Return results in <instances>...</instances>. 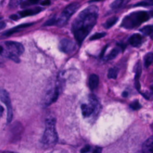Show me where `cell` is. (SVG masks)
Here are the masks:
<instances>
[{"label":"cell","instance_id":"6da1fadb","mask_svg":"<svg viewBox=\"0 0 153 153\" xmlns=\"http://www.w3.org/2000/svg\"><path fill=\"white\" fill-rule=\"evenodd\" d=\"M99 8L96 5H90L81 11L72 24V32L81 45L96 23Z\"/></svg>","mask_w":153,"mask_h":153},{"label":"cell","instance_id":"7a4b0ae2","mask_svg":"<svg viewBox=\"0 0 153 153\" xmlns=\"http://www.w3.org/2000/svg\"><path fill=\"white\" fill-rule=\"evenodd\" d=\"M152 17H153V10L134 11L123 19L121 26L125 29H132L138 27L142 23L148 21Z\"/></svg>","mask_w":153,"mask_h":153},{"label":"cell","instance_id":"3957f363","mask_svg":"<svg viewBox=\"0 0 153 153\" xmlns=\"http://www.w3.org/2000/svg\"><path fill=\"white\" fill-rule=\"evenodd\" d=\"M3 47V46H2ZM24 51L23 45L18 42L8 41L4 42L2 56L10 59L16 63H19V56Z\"/></svg>","mask_w":153,"mask_h":153},{"label":"cell","instance_id":"277c9868","mask_svg":"<svg viewBox=\"0 0 153 153\" xmlns=\"http://www.w3.org/2000/svg\"><path fill=\"white\" fill-rule=\"evenodd\" d=\"M56 120L50 118L45 121V129L42 137L41 142L45 145L51 146L57 142V134L56 130Z\"/></svg>","mask_w":153,"mask_h":153},{"label":"cell","instance_id":"5b68a950","mask_svg":"<svg viewBox=\"0 0 153 153\" xmlns=\"http://www.w3.org/2000/svg\"><path fill=\"white\" fill-rule=\"evenodd\" d=\"M79 6L80 5L78 2H73L67 5L57 19L56 25L60 27L66 25L73 14L77 11Z\"/></svg>","mask_w":153,"mask_h":153},{"label":"cell","instance_id":"8992f818","mask_svg":"<svg viewBox=\"0 0 153 153\" xmlns=\"http://www.w3.org/2000/svg\"><path fill=\"white\" fill-rule=\"evenodd\" d=\"M89 104L84 103L82 104L81 106L82 114L83 117L85 118L90 117L99 108L98 101L94 95H90L89 96Z\"/></svg>","mask_w":153,"mask_h":153},{"label":"cell","instance_id":"52a82bcc","mask_svg":"<svg viewBox=\"0 0 153 153\" xmlns=\"http://www.w3.org/2000/svg\"><path fill=\"white\" fill-rule=\"evenodd\" d=\"M0 99L6 105L7 109V122L9 123L11 121L13 118V109L9 94L5 89L0 88Z\"/></svg>","mask_w":153,"mask_h":153},{"label":"cell","instance_id":"ba28073f","mask_svg":"<svg viewBox=\"0 0 153 153\" xmlns=\"http://www.w3.org/2000/svg\"><path fill=\"white\" fill-rule=\"evenodd\" d=\"M76 45L72 40L64 38L62 39L59 43V48L60 51L65 53H71L74 51Z\"/></svg>","mask_w":153,"mask_h":153},{"label":"cell","instance_id":"9c48e42d","mask_svg":"<svg viewBox=\"0 0 153 153\" xmlns=\"http://www.w3.org/2000/svg\"><path fill=\"white\" fill-rule=\"evenodd\" d=\"M59 93V91L58 88H55L54 89L51 90L46 96L45 100V104L47 105H49L51 103L54 102L58 97Z\"/></svg>","mask_w":153,"mask_h":153},{"label":"cell","instance_id":"30bf717a","mask_svg":"<svg viewBox=\"0 0 153 153\" xmlns=\"http://www.w3.org/2000/svg\"><path fill=\"white\" fill-rule=\"evenodd\" d=\"M42 8L40 7H35L32 9H29V10H25L23 11H21L19 13V14H17L19 18L20 17H25L27 16H30L32 15H35L36 14H38L41 11H42Z\"/></svg>","mask_w":153,"mask_h":153},{"label":"cell","instance_id":"8fae6325","mask_svg":"<svg viewBox=\"0 0 153 153\" xmlns=\"http://www.w3.org/2000/svg\"><path fill=\"white\" fill-rule=\"evenodd\" d=\"M135 76H134V85L136 88L139 91L140 88V84L139 82V78L142 73V66L140 63L139 62L135 67Z\"/></svg>","mask_w":153,"mask_h":153},{"label":"cell","instance_id":"7c38bea8","mask_svg":"<svg viewBox=\"0 0 153 153\" xmlns=\"http://www.w3.org/2000/svg\"><path fill=\"white\" fill-rule=\"evenodd\" d=\"M153 151V135L145 141L142 146L143 153H152Z\"/></svg>","mask_w":153,"mask_h":153},{"label":"cell","instance_id":"4fadbf2b","mask_svg":"<svg viewBox=\"0 0 153 153\" xmlns=\"http://www.w3.org/2000/svg\"><path fill=\"white\" fill-rule=\"evenodd\" d=\"M142 40V36L139 33H134L129 38L128 42L131 46L137 47L141 44Z\"/></svg>","mask_w":153,"mask_h":153},{"label":"cell","instance_id":"5bb4252c","mask_svg":"<svg viewBox=\"0 0 153 153\" xmlns=\"http://www.w3.org/2000/svg\"><path fill=\"white\" fill-rule=\"evenodd\" d=\"M89 87L91 90L95 89L99 84V77L96 74H91L88 79Z\"/></svg>","mask_w":153,"mask_h":153},{"label":"cell","instance_id":"9a60e30c","mask_svg":"<svg viewBox=\"0 0 153 153\" xmlns=\"http://www.w3.org/2000/svg\"><path fill=\"white\" fill-rule=\"evenodd\" d=\"M32 25V23H26V24L20 25H19V26H16V27H14V28H13V29H12L11 30H10L7 31L6 32L4 33V35H10L14 33V32H18L19 30H20L22 29H24V28H26V27H29V26H30Z\"/></svg>","mask_w":153,"mask_h":153},{"label":"cell","instance_id":"2e32d148","mask_svg":"<svg viewBox=\"0 0 153 153\" xmlns=\"http://www.w3.org/2000/svg\"><path fill=\"white\" fill-rule=\"evenodd\" d=\"M120 51H121L120 47L114 48L111 51V53L106 57V60H111L112 59H114V58H115L118 55V54L120 53Z\"/></svg>","mask_w":153,"mask_h":153},{"label":"cell","instance_id":"e0dca14e","mask_svg":"<svg viewBox=\"0 0 153 153\" xmlns=\"http://www.w3.org/2000/svg\"><path fill=\"white\" fill-rule=\"evenodd\" d=\"M118 18L117 17H112L109 18L104 23V27L106 29H109V28L111 27L112 26H114L117 23V22L118 21Z\"/></svg>","mask_w":153,"mask_h":153},{"label":"cell","instance_id":"ac0fdd59","mask_svg":"<svg viewBox=\"0 0 153 153\" xmlns=\"http://www.w3.org/2000/svg\"><path fill=\"white\" fill-rule=\"evenodd\" d=\"M153 60V54L152 53H148L144 57V65L145 67L148 68L152 63Z\"/></svg>","mask_w":153,"mask_h":153},{"label":"cell","instance_id":"d6986e66","mask_svg":"<svg viewBox=\"0 0 153 153\" xmlns=\"http://www.w3.org/2000/svg\"><path fill=\"white\" fill-rule=\"evenodd\" d=\"M140 30L144 35H151L153 34V25L145 26L143 27Z\"/></svg>","mask_w":153,"mask_h":153},{"label":"cell","instance_id":"ffe728a7","mask_svg":"<svg viewBox=\"0 0 153 153\" xmlns=\"http://www.w3.org/2000/svg\"><path fill=\"white\" fill-rule=\"evenodd\" d=\"M118 75V71L115 68H110L108 72V77L109 79H115Z\"/></svg>","mask_w":153,"mask_h":153},{"label":"cell","instance_id":"44dd1931","mask_svg":"<svg viewBox=\"0 0 153 153\" xmlns=\"http://www.w3.org/2000/svg\"><path fill=\"white\" fill-rule=\"evenodd\" d=\"M153 5V1H144L135 4L133 7H148Z\"/></svg>","mask_w":153,"mask_h":153},{"label":"cell","instance_id":"7402d4cb","mask_svg":"<svg viewBox=\"0 0 153 153\" xmlns=\"http://www.w3.org/2000/svg\"><path fill=\"white\" fill-rule=\"evenodd\" d=\"M106 35V32H100V33H96L95 34L93 35L90 38V40L93 41V40H96L98 39H100L102 37H104Z\"/></svg>","mask_w":153,"mask_h":153},{"label":"cell","instance_id":"603a6c76","mask_svg":"<svg viewBox=\"0 0 153 153\" xmlns=\"http://www.w3.org/2000/svg\"><path fill=\"white\" fill-rule=\"evenodd\" d=\"M124 1H121V0H117L114 1L110 5V7L112 9H115L117 8H119L120 7H121L122 5V4H123Z\"/></svg>","mask_w":153,"mask_h":153},{"label":"cell","instance_id":"cb8c5ba5","mask_svg":"<svg viewBox=\"0 0 153 153\" xmlns=\"http://www.w3.org/2000/svg\"><path fill=\"white\" fill-rule=\"evenodd\" d=\"M130 107L133 110H137L141 108V105L137 100H134L130 104Z\"/></svg>","mask_w":153,"mask_h":153},{"label":"cell","instance_id":"d4e9b609","mask_svg":"<svg viewBox=\"0 0 153 153\" xmlns=\"http://www.w3.org/2000/svg\"><path fill=\"white\" fill-rule=\"evenodd\" d=\"M38 3V1H22L21 2V7L22 8L23 7H26L27 6L35 4Z\"/></svg>","mask_w":153,"mask_h":153},{"label":"cell","instance_id":"484cf974","mask_svg":"<svg viewBox=\"0 0 153 153\" xmlns=\"http://www.w3.org/2000/svg\"><path fill=\"white\" fill-rule=\"evenodd\" d=\"M57 23V19L56 18H52L50 20H48V21H47L45 23H44V26H50V25H55Z\"/></svg>","mask_w":153,"mask_h":153},{"label":"cell","instance_id":"4316f807","mask_svg":"<svg viewBox=\"0 0 153 153\" xmlns=\"http://www.w3.org/2000/svg\"><path fill=\"white\" fill-rule=\"evenodd\" d=\"M90 149V146L89 145H86L84 147H83L81 149V153H86L87 152H88Z\"/></svg>","mask_w":153,"mask_h":153},{"label":"cell","instance_id":"83f0119b","mask_svg":"<svg viewBox=\"0 0 153 153\" xmlns=\"http://www.w3.org/2000/svg\"><path fill=\"white\" fill-rule=\"evenodd\" d=\"M92 153H102V148L100 147H97L94 149Z\"/></svg>","mask_w":153,"mask_h":153},{"label":"cell","instance_id":"f1b7e54d","mask_svg":"<svg viewBox=\"0 0 153 153\" xmlns=\"http://www.w3.org/2000/svg\"><path fill=\"white\" fill-rule=\"evenodd\" d=\"M6 26V23L4 22H0V30L4 29Z\"/></svg>","mask_w":153,"mask_h":153},{"label":"cell","instance_id":"f546056e","mask_svg":"<svg viewBox=\"0 0 153 153\" xmlns=\"http://www.w3.org/2000/svg\"><path fill=\"white\" fill-rule=\"evenodd\" d=\"M50 4V1H44L41 2V5H49Z\"/></svg>","mask_w":153,"mask_h":153},{"label":"cell","instance_id":"4dcf8cb0","mask_svg":"<svg viewBox=\"0 0 153 153\" xmlns=\"http://www.w3.org/2000/svg\"><path fill=\"white\" fill-rule=\"evenodd\" d=\"M3 112H4V108L1 105H0V117L2 116Z\"/></svg>","mask_w":153,"mask_h":153},{"label":"cell","instance_id":"1f68e13d","mask_svg":"<svg viewBox=\"0 0 153 153\" xmlns=\"http://www.w3.org/2000/svg\"><path fill=\"white\" fill-rule=\"evenodd\" d=\"M122 96H123V97H127L128 96V92H127V91H124L123 93H122Z\"/></svg>","mask_w":153,"mask_h":153},{"label":"cell","instance_id":"d6a6232c","mask_svg":"<svg viewBox=\"0 0 153 153\" xmlns=\"http://www.w3.org/2000/svg\"><path fill=\"white\" fill-rule=\"evenodd\" d=\"M2 51H3V47L2 45H0V55H1Z\"/></svg>","mask_w":153,"mask_h":153},{"label":"cell","instance_id":"836d02e7","mask_svg":"<svg viewBox=\"0 0 153 153\" xmlns=\"http://www.w3.org/2000/svg\"><path fill=\"white\" fill-rule=\"evenodd\" d=\"M151 89L153 91V83L151 84Z\"/></svg>","mask_w":153,"mask_h":153},{"label":"cell","instance_id":"e575fe53","mask_svg":"<svg viewBox=\"0 0 153 153\" xmlns=\"http://www.w3.org/2000/svg\"><path fill=\"white\" fill-rule=\"evenodd\" d=\"M8 153H12V152H8Z\"/></svg>","mask_w":153,"mask_h":153},{"label":"cell","instance_id":"d590c367","mask_svg":"<svg viewBox=\"0 0 153 153\" xmlns=\"http://www.w3.org/2000/svg\"><path fill=\"white\" fill-rule=\"evenodd\" d=\"M152 153H153V151H152Z\"/></svg>","mask_w":153,"mask_h":153}]
</instances>
